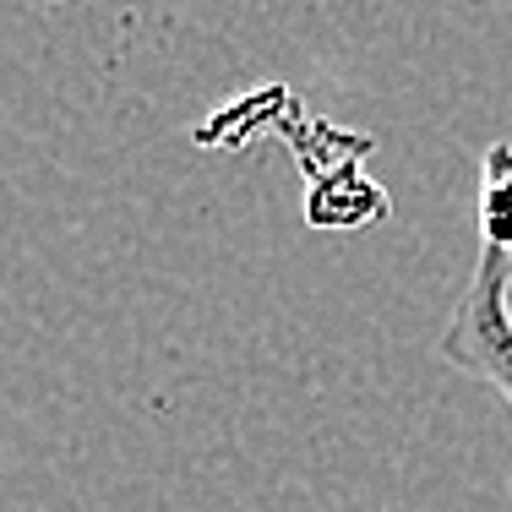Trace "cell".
Returning <instances> with one entry per match:
<instances>
[{
    "label": "cell",
    "mask_w": 512,
    "mask_h": 512,
    "mask_svg": "<svg viewBox=\"0 0 512 512\" xmlns=\"http://www.w3.org/2000/svg\"><path fill=\"white\" fill-rule=\"evenodd\" d=\"M442 360L485 382L512 409V256L480 246L469 289L458 295L442 333Z\"/></svg>",
    "instance_id": "cell-1"
},
{
    "label": "cell",
    "mask_w": 512,
    "mask_h": 512,
    "mask_svg": "<svg viewBox=\"0 0 512 512\" xmlns=\"http://www.w3.org/2000/svg\"><path fill=\"white\" fill-rule=\"evenodd\" d=\"M387 213H393V197L360 169V153L333 169H311V180H306L311 229H371Z\"/></svg>",
    "instance_id": "cell-2"
},
{
    "label": "cell",
    "mask_w": 512,
    "mask_h": 512,
    "mask_svg": "<svg viewBox=\"0 0 512 512\" xmlns=\"http://www.w3.org/2000/svg\"><path fill=\"white\" fill-rule=\"evenodd\" d=\"M480 246L512 256V142H491L480 164Z\"/></svg>",
    "instance_id": "cell-3"
}]
</instances>
